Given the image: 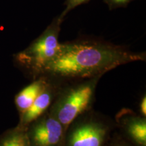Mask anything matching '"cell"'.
<instances>
[{
  "instance_id": "cell-10",
  "label": "cell",
  "mask_w": 146,
  "mask_h": 146,
  "mask_svg": "<svg viewBox=\"0 0 146 146\" xmlns=\"http://www.w3.org/2000/svg\"><path fill=\"white\" fill-rule=\"evenodd\" d=\"M89 1V0H66L64 2L65 8L62 11V12L60 14V16L64 19L66 14H68L70 11L73 10V9H74L76 7L78 6V5L86 3Z\"/></svg>"
},
{
  "instance_id": "cell-2",
  "label": "cell",
  "mask_w": 146,
  "mask_h": 146,
  "mask_svg": "<svg viewBox=\"0 0 146 146\" xmlns=\"http://www.w3.org/2000/svg\"><path fill=\"white\" fill-rule=\"evenodd\" d=\"M102 76L62 84L48 111L67 128L74 120L91 110L97 85Z\"/></svg>"
},
{
  "instance_id": "cell-8",
  "label": "cell",
  "mask_w": 146,
  "mask_h": 146,
  "mask_svg": "<svg viewBox=\"0 0 146 146\" xmlns=\"http://www.w3.org/2000/svg\"><path fill=\"white\" fill-rule=\"evenodd\" d=\"M49 82V79L45 76H40L33 79L31 83L16 94L14 102L19 115L30 108L38 96L48 85Z\"/></svg>"
},
{
  "instance_id": "cell-3",
  "label": "cell",
  "mask_w": 146,
  "mask_h": 146,
  "mask_svg": "<svg viewBox=\"0 0 146 146\" xmlns=\"http://www.w3.org/2000/svg\"><path fill=\"white\" fill-rule=\"evenodd\" d=\"M63 21L64 18L60 15L54 18L36 39L14 56L16 62L33 79L39 77L59 53L61 43L58 38Z\"/></svg>"
},
{
  "instance_id": "cell-11",
  "label": "cell",
  "mask_w": 146,
  "mask_h": 146,
  "mask_svg": "<svg viewBox=\"0 0 146 146\" xmlns=\"http://www.w3.org/2000/svg\"><path fill=\"white\" fill-rule=\"evenodd\" d=\"M110 10L125 7L134 0H104Z\"/></svg>"
},
{
  "instance_id": "cell-5",
  "label": "cell",
  "mask_w": 146,
  "mask_h": 146,
  "mask_svg": "<svg viewBox=\"0 0 146 146\" xmlns=\"http://www.w3.org/2000/svg\"><path fill=\"white\" fill-rule=\"evenodd\" d=\"M31 146H62L66 129L48 110L27 126Z\"/></svg>"
},
{
  "instance_id": "cell-12",
  "label": "cell",
  "mask_w": 146,
  "mask_h": 146,
  "mask_svg": "<svg viewBox=\"0 0 146 146\" xmlns=\"http://www.w3.org/2000/svg\"><path fill=\"white\" fill-rule=\"evenodd\" d=\"M139 114L143 117H146V96L144 94L141 100L139 102Z\"/></svg>"
},
{
  "instance_id": "cell-6",
  "label": "cell",
  "mask_w": 146,
  "mask_h": 146,
  "mask_svg": "<svg viewBox=\"0 0 146 146\" xmlns=\"http://www.w3.org/2000/svg\"><path fill=\"white\" fill-rule=\"evenodd\" d=\"M116 121L133 141L139 146H146V117L129 108H123L116 114Z\"/></svg>"
},
{
  "instance_id": "cell-1",
  "label": "cell",
  "mask_w": 146,
  "mask_h": 146,
  "mask_svg": "<svg viewBox=\"0 0 146 146\" xmlns=\"http://www.w3.org/2000/svg\"><path fill=\"white\" fill-rule=\"evenodd\" d=\"M145 52L97 39H78L61 43L57 56L40 76L62 84L103 76L119 66L145 61Z\"/></svg>"
},
{
  "instance_id": "cell-9",
  "label": "cell",
  "mask_w": 146,
  "mask_h": 146,
  "mask_svg": "<svg viewBox=\"0 0 146 146\" xmlns=\"http://www.w3.org/2000/svg\"><path fill=\"white\" fill-rule=\"evenodd\" d=\"M0 146H31L26 128L16 126L0 137Z\"/></svg>"
},
{
  "instance_id": "cell-4",
  "label": "cell",
  "mask_w": 146,
  "mask_h": 146,
  "mask_svg": "<svg viewBox=\"0 0 146 146\" xmlns=\"http://www.w3.org/2000/svg\"><path fill=\"white\" fill-rule=\"evenodd\" d=\"M112 125L91 110L74 120L65 138L69 146H103Z\"/></svg>"
},
{
  "instance_id": "cell-7",
  "label": "cell",
  "mask_w": 146,
  "mask_h": 146,
  "mask_svg": "<svg viewBox=\"0 0 146 146\" xmlns=\"http://www.w3.org/2000/svg\"><path fill=\"white\" fill-rule=\"evenodd\" d=\"M60 86V84L50 81L48 85L38 96L30 108L20 115L18 126L27 128L29 124L48 110L59 91Z\"/></svg>"
}]
</instances>
